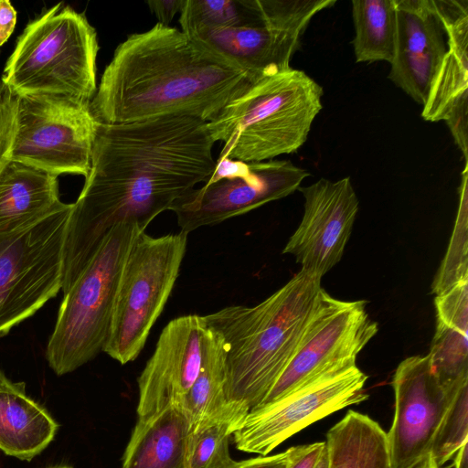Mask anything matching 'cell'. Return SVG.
Masks as SVG:
<instances>
[{"label":"cell","instance_id":"obj_1","mask_svg":"<svg viewBox=\"0 0 468 468\" xmlns=\"http://www.w3.org/2000/svg\"><path fill=\"white\" fill-rule=\"evenodd\" d=\"M207 122L166 116L98 122L90 168L68 219L61 289L67 292L118 224L145 230L179 197L206 183L216 160Z\"/></svg>","mask_w":468,"mask_h":468},{"label":"cell","instance_id":"obj_2","mask_svg":"<svg viewBox=\"0 0 468 468\" xmlns=\"http://www.w3.org/2000/svg\"><path fill=\"white\" fill-rule=\"evenodd\" d=\"M254 82L182 30L157 23L116 48L90 110L109 124L178 115L207 122Z\"/></svg>","mask_w":468,"mask_h":468},{"label":"cell","instance_id":"obj_3","mask_svg":"<svg viewBox=\"0 0 468 468\" xmlns=\"http://www.w3.org/2000/svg\"><path fill=\"white\" fill-rule=\"evenodd\" d=\"M322 278L303 270L254 306L230 305L204 315L225 347V395L248 411L275 385L324 305Z\"/></svg>","mask_w":468,"mask_h":468},{"label":"cell","instance_id":"obj_4","mask_svg":"<svg viewBox=\"0 0 468 468\" xmlns=\"http://www.w3.org/2000/svg\"><path fill=\"white\" fill-rule=\"evenodd\" d=\"M323 88L304 71L290 68L254 82L207 122L219 158L244 163L296 152L323 108Z\"/></svg>","mask_w":468,"mask_h":468},{"label":"cell","instance_id":"obj_5","mask_svg":"<svg viewBox=\"0 0 468 468\" xmlns=\"http://www.w3.org/2000/svg\"><path fill=\"white\" fill-rule=\"evenodd\" d=\"M99 44L86 16L58 3L27 25L1 81L16 96L50 94L90 104Z\"/></svg>","mask_w":468,"mask_h":468},{"label":"cell","instance_id":"obj_6","mask_svg":"<svg viewBox=\"0 0 468 468\" xmlns=\"http://www.w3.org/2000/svg\"><path fill=\"white\" fill-rule=\"evenodd\" d=\"M142 231L134 223L116 225L63 294L46 349L48 366L58 376L76 370L103 352L122 270Z\"/></svg>","mask_w":468,"mask_h":468},{"label":"cell","instance_id":"obj_7","mask_svg":"<svg viewBox=\"0 0 468 468\" xmlns=\"http://www.w3.org/2000/svg\"><path fill=\"white\" fill-rule=\"evenodd\" d=\"M187 234L152 237L142 231L133 240L119 280L103 352L124 365L143 350L179 275Z\"/></svg>","mask_w":468,"mask_h":468},{"label":"cell","instance_id":"obj_8","mask_svg":"<svg viewBox=\"0 0 468 468\" xmlns=\"http://www.w3.org/2000/svg\"><path fill=\"white\" fill-rule=\"evenodd\" d=\"M72 204L35 223L0 232V337L61 290L62 252Z\"/></svg>","mask_w":468,"mask_h":468},{"label":"cell","instance_id":"obj_9","mask_svg":"<svg viewBox=\"0 0 468 468\" xmlns=\"http://www.w3.org/2000/svg\"><path fill=\"white\" fill-rule=\"evenodd\" d=\"M98 122L90 104L62 95L17 96L11 161L58 176L85 177Z\"/></svg>","mask_w":468,"mask_h":468},{"label":"cell","instance_id":"obj_10","mask_svg":"<svg viewBox=\"0 0 468 468\" xmlns=\"http://www.w3.org/2000/svg\"><path fill=\"white\" fill-rule=\"evenodd\" d=\"M308 176L290 160L244 163L218 157L209 179L179 197L170 210L188 234L283 198Z\"/></svg>","mask_w":468,"mask_h":468},{"label":"cell","instance_id":"obj_11","mask_svg":"<svg viewBox=\"0 0 468 468\" xmlns=\"http://www.w3.org/2000/svg\"><path fill=\"white\" fill-rule=\"evenodd\" d=\"M358 367L327 372L285 396L251 409L233 432L238 450L266 456L312 423L367 399Z\"/></svg>","mask_w":468,"mask_h":468},{"label":"cell","instance_id":"obj_12","mask_svg":"<svg viewBox=\"0 0 468 468\" xmlns=\"http://www.w3.org/2000/svg\"><path fill=\"white\" fill-rule=\"evenodd\" d=\"M335 3V0H259L261 16L256 22L189 37L257 81L289 69L311 19Z\"/></svg>","mask_w":468,"mask_h":468},{"label":"cell","instance_id":"obj_13","mask_svg":"<svg viewBox=\"0 0 468 468\" xmlns=\"http://www.w3.org/2000/svg\"><path fill=\"white\" fill-rule=\"evenodd\" d=\"M366 305L364 300L341 301L329 295L261 404L272 402L327 372L356 366L358 354L378 330Z\"/></svg>","mask_w":468,"mask_h":468},{"label":"cell","instance_id":"obj_14","mask_svg":"<svg viewBox=\"0 0 468 468\" xmlns=\"http://www.w3.org/2000/svg\"><path fill=\"white\" fill-rule=\"evenodd\" d=\"M392 386L395 411L386 433L390 467L411 468L429 455L435 433L458 391L450 392L440 384L428 355L401 361Z\"/></svg>","mask_w":468,"mask_h":468},{"label":"cell","instance_id":"obj_15","mask_svg":"<svg viewBox=\"0 0 468 468\" xmlns=\"http://www.w3.org/2000/svg\"><path fill=\"white\" fill-rule=\"evenodd\" d=\"M298 190L304 197L303 215L282 252L294 256L301 270L322 278L344 254L359 201L350 177L320 178Z\"/></svg>","mask_w":468,"mask_h":468},{"label":"cell","instance_id":"obj_16","mask_svg":"<svg viewBox=\"0 0 468 468\" xmlns=\"http://www.w3.org/2000/svg\"><path fill=\"white\" fill-rule=\"evenodd\" d=\"M206 327L204 316L187 314L162 330L138 378V419L181 404L200 371Z\"/></svg>","mask_w":468,"mask_h":468},{"label":"cell","instance_id":"obj_17","mask_svg":"<svg viewBox=\"0 0 468 468\" xmlns=\"http://www.w3.org/2000/svg\"><path fill=\"white\" fill-rule=\"evenodd\" d=\"M396 48L388 79L424 105L447 51L434 0H395Z\"/></svg>","mask_w":468,"mask_h":468},{"label":"cell","instance_id":"obj_18","mask_svg":"<svg viewBox=\"0 0 468 468\" xmlns=\"http://www.w3.org/2000/svg\"><path fill=\"white\" fill-rule=\"evenodd\" d=\"M446 31L447 51L423 105L425 121H444L467 160L468 2L434 0Z\"/></svg>","mask_w":468,"mask_h":468},{"label":"cell","instance_id":"obj_19","mask_svg":"<svg viewBox=\"0 0 468 468\" xmlns=\"http://www.w3.org/2000/svg\"><path fill=\"white\" fill-rule=\"evenodd\" d=\"M58 423L26 392L25 382H14L0 367V450L31 461L54 440Z\"/></svg>","mask_w":468,"mask_h":468},{"label":"cell","instance_id":"obj_20","mask_svg":"<svg viewBox=\"0 0 468 468\" xmlns=\"http://www.w3.org/2000/svg\"><path fill=\"white\" fill-rule=\"evenodd\" d=\"M63 204L56 175L16 161L0 174V232L31 225Z\"/></svg>","mask_w":468,"mask_h":468},{"label":"cell","instance_id":"obj_21","mask_svg":"<svg viewBox=\"0 0 468 468\" xmlns=\"http://www.w3.org/2000/svg\"><path fill=\"white\" fill-rule=\"evenodd\" d=\"M189 424L180 406L138 419L122 468H184Z\"/></svg>","mask_w":468,"mask_h":468},{"label":"cell","instance_id":"obj_22","mask_svg":"<svg viewBox=\"0 0 468 468\" xmlns=\"http://www.w3.org/2000/svg\"><path fill=\"white\" fill-rule=\"evenodd\" d=\"M225 358V347L221 336L207 324L203 337L200 371L179 405L188 421L189 431L208 419L220 417L244 419L249 412L227 401Z\"/></svg>","mask_w":468,"mask_h":468},{"label":"cell","instance_id":"obj_23","mask_svg":"<svg viewBox=\"0 0 468 468\" xmlns=\"http://www.w3.org/2000/svg\"><path fill=\"white\" fill-rule=\"evenodd\" d=\"M328 468H391L387 434L367 415L349 410L326 434Z\"/></svg>","mask_w":468,"mask_h":468},{"label":"cell","instance_id":"obj_24","mask_svg":"<svg viewBox=\"0 0 468 468\" xmlns=\"http://www.w3.org/2000/svg\"><path fill=\"white\" fill-rule=\"evenodd\" d=\"M351 4L356 61L390 64L396 48L395 0H353Z\"/></svg>","mask_w":468,"mask_h":468},{"label":"cell","instance_id":"obj_25","mask_svg":"<svg viewBox=\"0 0 468 468\" xmlns=\"http://www.w3.org/2000/svg\"><path fill=\"white\" fill-rule=\"evenodd\" d=\"M182 31L190 36L252 24L261 16L259 0H186Z\"/></svg>","mask_w":468,"mask_h":468},{"label":"cell","instance_id":"obj_26","mask_svg":"<svg viewBox=\"0 0 468 468\" xmlns=\"http://www.w3.org/2000/svg\"><path fill=\"white\" fill-rule=\"evenodd\" d=\"M243 420L238 417L206 420L187 435L184 468H230L229 438Z\"/></svg>","mask_w":468,"mask_h":468},{"label":"cell","instance_id":"obj_27","mask_svg":"<svg viewBox=\"0 0 468 468\" xmlns=\"http://www.w3.org/2000/svg\"><path fill=\"white\" fill-rule=\"evenodd\" d=\"M428 356L446 390L455 393L468 383V331L436 322Z\"/></svg>","mask_w":468,"mask_h":468},{"label":"cell","instance_id":"obj_28","mask_svg":"<svg viewBox=\"0 0 468 468\" xmlns=\"http://www.w3.org/2000/svg\"><path fill=\"white\" fill-rule=\"evenodd\" d=\"M467 164L462 172L460 203L454 230L448 250L433 284L438 295L460 282L468 280L467 274Z\"/></svg>","mask_w":468,"mask_h":468},{"label":"cell","instance_id":"obj_29","mask_svg":"<svg viewBox=\"0 0 468 468\" xmlns=\"http://www.w3.org/2000/svg\"><path fill=\"white\" fill-rule=\"evenodd\" d=\"M468 383L452 400L431 445L430 455L441 467L468 441Z\"/></svg>","mask_w":468,"mask_h":468},{"label":"cell","instance_id":"obj_30","mask_svg":"<svg viewBox=\"0 0 468 468\" xmlns=\"http://www.w3.org/2000/svg\"><path fill=\"white\" fill-rule=\"evenodd\" d=\"M434 303L436 322L468 331V280L436 295Z\"/></svg>","mask_w":468,"mask_h":468},{"label":"cell","instance_id":"obj_31","mask_svg":"<svg viewBox=\"0 0 468 468\" xmlns=\"http://www.w3.org/2000/svg\"><path fill=\"white\" fill-rule=\"evenodd\" d=\"M16 110L17 96L0 80V174L11 161Z\"/></svg>","mask_w":468,"mask_h":468},{"label":"cell","instance_id":"obj_32","mask_svg":"<svg viewBox=\"0 0 468 468\" xmlns=\"http://www.w3.org/2000/svg\"><path fill=\"white\" fill-rule=\"evenodd\" d=\"M325 442H314L289 449L287 468H314Z\"/></svg>","mask_w":468,"mask_h":468},{"label":"cell","instance_id":"obj_33","mask_svg":"<svg viewBox=\"0 0 468 468\" xmlns=\"http://www.w3.org/2000/svg\"><path fill=\"white\" fill-rule=\"evenodd\" d=\"M186 0H148L150 10L158 19V24L169 27L175 15L181 12Z\"/></svg>","mask_w":468,"mask_h":468},{"label":"cell","instance_id":"obj_34","mask_svg":"<svg viewBox=\"0 0 468 468\" xmlns=\"http://www.w3.org/2000/svg\"><path fill=\"white\" fill-rule=\"evenodd\" d=\"M288 462L289 449L274 455L260 456L241 462H235L230 468H287Z\"/></svg>","mask_w":468,"mask_h":468},{"label":"cell","instance_id":"obj_35","mask_svg":"<svg viewBox=\"0 0 468 468\" xmlns=\"http://www.w3.org/2000/svg\"><path fill=\"white\" fill-rule=\"evenodd\" d=\"M16 24V11L8 0H0V47L12 35Z\"/></svg>","mask_w":468,"mask_h":468},{"label":"cell","instance_id":"obj_36","mask_svg":"<svg viewBox=\"0 0 468 468\" xmlns=\"http://www.w3.org/2000/svg\"><path fill=\"white\" fill-rule=\"evenodd\" d=\"M454 468H468V441L455 453Z\"/></svg>","mask_w":468,"mask_h":468},{"label":"cell","instance_id":"obj_37","mask_svg":"<svg viewBox=\"0 0 468 468\" xmlns=\"http://www.w3.org/2000/svg\"><path fill=\"white\" fill-rule=\"evenodd\" d=\"M411 468H442L438 466L434 461L431 459V455H427L421 461H420L417 464L412 466Z\"/></svg>","mask_w":468,"mask_h":468},{"label":"cell","instance_id":"obj_38","mask_svg":"<svg viewBox=\"0 0 468 468\" xmlns=\"http://www.w3.org/2000/svg\"><path fill=\"white\" fill-rule=\"evenodd\" d=\"M314 468H328V456H327L326 446H324V448L323 449Z\"/></svg>","mask_w":468,"mask_h":468},{"label":"cell","instance_id":"obj_39","mask_svg":"<svg viewBox=\"0 0 468 468\" xmlns=\"http://www.w3.org/2000/svg\"><path fill=\"white\" fill-rule=\"evenodd\" d=\"M50 468H71V467H69V466H56V467H50Z\"/></svg>","mask_w":468,"mask_h":468}]
</instances>
